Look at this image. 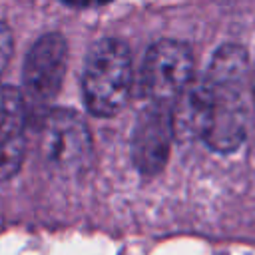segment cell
<instances>
[{"mask_svg":"<svg viewBox=\"0 0 255 255\" xmlns=\"http://www.w3.org/2000/svg\"><path fill=\"white\" fill-rule=\"evenodd\" d=\"M249 70V56L245 48L239 44L221 46L205 72V80L211 88H227V90H243Z\"/></svg>","mask_w":255,"mask_h":255,"instance_id":"9","label":"cell"},{"mask_svg":"<svg viewBox=\"0 0 255 255\" xmlns=\"http://www.w3.org/2000/svg\"><path fill=\"white\" fill-rule=\"evenodd\" d=\"M193 80L191 50L177 40L155 42L141 66V92L151 104L171 106Z\"/></svg>","mask_w":255,"mask_h":255,"instance_id":"4","label":"cell"},{"mask_svg":"<svg viewBox=\"0 0 255 255\" xmlns=\"http://www.w3.org/2000/svg\"><path fill=\"white\" fill-rule=\"evenodd\" d=\"M173 133L171 106L151 104L137 116L131 133V159L141 175L159 173L169 157Z\"/></svg>","mask_w":255,"mask_h":255,"instance_id":"5","label":"cell"},{"mask_svg":"<svg viewBox=\"0 0 255 255\" xmlns=\"http://www.w3.org/2000/svg\"><path fill=\"white\" fill-rule=\"evenodd\" d=\"M12 50H14V38L10 28L0 22V74L6 70L10 58H12Z\"/></svg>","mask_w":255,"mask_h":255,"instance_id":"10","label":"cell"},{"mask_svg":"<svg viewBox=\"0 0 255 255\" xmlns=\"http://www.w3.org/2000/svg\"><path fill=\"white\" fill-rule=\"evenodd\" d=\"M131 90V56L118 38L98 40L84 64L82 94L90 114L98 118L116 116L128 102Z\"/></svg>","mask_w":255,"mask_h":255,"instance_id":"1","label":"cell"},{"mask_svg":"<svg viewBox=\"0 0 255 255\" xmlns=\"http://www.w3.org/2000/svg\"><path fill=\"white\" fill-rule=\"evenodd\" d=\"M66 62L68 46L62 34L48 32L32 44L22 72V98L30 122L42 124L52 112L50 106L62 88Z\"/></svg>","mask_w":255,"mask_h":255,"instance_id":"2","label":"cell"},{"mask_svg":"<svg viewBox=\"0 0 255 255\" xmlns=\"http://www.w3.org/2000/svg\"><path fill=\"white\" fill-rule=\"evenodd\" d=\"M40 129L42 155L52 169L62 175H80L92 165V135L74 110H52Z\"/></svg>","mask_w":255,"mask_h":255,"instance_id":"3","label":"cell"},{"mask_svg":"<svg viewBox=\"0 0 255 255\" xmlns=\"http://www.w3.org/2000/svg\"><path fill=\"white\" fill-rule=\"evenodd\" d=\"M28 124L22 92L0 86V181L12 179L22 167Z\"/></svg>","mask_w":255,"mask_h":255,"instance_id":"6","label":"cell"},{"mask_svg":"<svg viewBox=\"0 0 255 255\" xmlns=\"http://www.w3.org/2000/svg\"><path fill=\"white\" fill-rule=\"evenodd\" d=\"M251 92H253V104H255V70H253V80H251Z\"/></svg>","mask_w":255,"mask_h":255,"instance_id":"11","label":"cell"},{"mask_svg":"<svg viewBox=\"0 0 255 255\" xmlns=\"http://www.w3.org/2000/svg\"><path fill=\"white\" fill-rule=\"evenodd\" d=\"M211 88L201 80H191V84L179 94V98L171 104V122L173 133L179 141H189L205 135L209 118H211Z\"/></svg>","mask_w":255,"mask_h":255,"instance_id":"8","label":"cell"},{"mask_svg":"<svg viewBox=\"0 0 255 255\" xmlns=\"http://www.w3.org/2000/svg\"><path fill=\"white\" fill-rule=\"evenodd\" d=\"M211 96H213L211 118H209L203 141L207 143V147L219 153L235 151L243 143L245 131H247L243 90L211 88Z\"/></svg>","mask_w":255,"mask_h":255,"instance_id":"7","label":"cell"}]
</instances>
